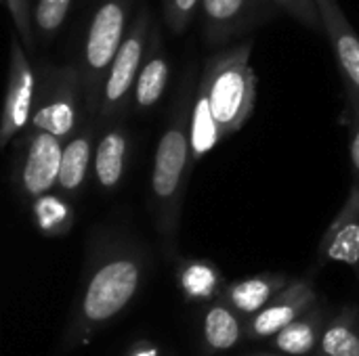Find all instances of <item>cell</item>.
Here are the masks:
<instances>
[{
	"label": "cell",
	"instance_id": "4fadbf2b",
	"mask_svg": "<svg viewBox=\"0 0 359 356\" xmlns=\"http://www.w3.org/2000/svg\"><path fill=\"white\" fill-rule=\"evenodd\" d=\"M168 80H170V59L166 57V52L162 48L158 27H154L141 71H139L135 88H133L130 107L141 113L154 109L160 103V99L164 97Z\"/></svg>",
	"mask_w": 359,
	"mask_h": 356
},
{
	"label": "cell",
	"instance_id": "44dd1931",
	"mask_svg": "<svg viewBox=\"0 0 359 356\" xmlns=\"http://www.w3.org/2000/svg\"><path fill=\"white\" fill-rule=\"evenodd\" d=\"M202 0H162V13L172 34H183L194 21Z\"/></svg>",
	"mask_w": 359,
	"mask_h": 356
},
{
	"label": "cell",
	"instance_id": "8992f818",
	"mask_svg": "<svg viewBox=\"0 0 359 356\" xmlns=\"http://www.w3.org/2000/svg\"><path fill=\"white\" fill-rule=\"evenodd\" d=\"M65 141L36 128H25L13 166V185L19 195L36 199L57 189Z\"/></svg>",
	"mask_w": 359,
	"mask_h": 356
},
{
	"label": "cell",
	"instance_id": "d6986e66",
	"mask_svg": "<svg viewBox=\"0 0 359 356\" xmlns=\"http://www.w3.org/2000/svg\"><path fill=\"white\" fill-rule=\"evenodd\" d=\"M271 292V283L265 279H246L238 285H233L231 290V300L240 311L252 313L257 308H261L265 304V300L269 298Z\"/></svg>",
	"mask_w": 359,
	"mask_h": 356
},
{
	"label": "cell",
	"instance_id": "4316f807",
	"mask_svg": "<svg viewBox=\"0 0 359 356\" xmlns=\"http://www.w3.org/2000/svg\"><path fill=\"white\" fill-rule=\"evenodd\" d=\"M351 111V120H349V159H351V168L355 174V183H359V111Z\"/></svg>",
	"mask_w": 359,
	"mask_h": 356
},
{
	"label": "cell",
	"instance_id": "5bb4252c",
	"mask_svg": "<svg viewBox=\"0 0 359 356\" xmlns=\"http://www.w3.org/2000/svg\"><path fill=\"white\" fill-rule=\"evenodd\" d=\"M324 254L337 262H359V183H353L343 210L328 229Z\"/></svg>",
	"mask_w": 359,
	"mask_h": 356
},
{
	"label": "cell",
	"instance_id": "ba28073f",
	"mask_svg": "<svg viewBox=\"0 0 359 356\" xmlns=\"http://www.w3.org/2000/svg\"><path fill=\"white\" fill-rule=\"evenodd\" d=\"M139 283V266L133 258H114L93 275L86 298L84 313L93 321H103L116 315L133 298Z\"/></svg>",
	"mask_w": 359,
	"mask_h": 356
},
{
	"label": "cell",
	"instance_id": "9c48e42d",
	"mask_svg": "<svg viewBox=\"0 0 359 356\" xmlns=\"http://www.w3.org/2000/svg\"><path fill=\"white\" fill-rule=\"evenodd\" d=\"M324 31L345 82L349 109L359 111V36L337 0H316Z\"/></svg>",
	"mask_w": 359,
	"mask_h": 356
},
{
	"label": "cell",
	"instance_id": "7c38bea8",
	"mask_svg": "<svg viewBox=\"0 0 359 356\" xmlns=\"http://www.w3.org/2000/svg\"><path fill=\"white\" fill-rule=\"evenodd\" d=\"M90 120V118H88ZM95 124L84 122L63 145V157H61V172L57 180V191L63 193L65 197L80 195L86 180L88 172L93 170L95 162Z\"/></svg>",
	"mask_w": 359,
	"mask_h": 356
},
{
	"label": "cell",
	"instance_id": "7a4b0ae2",
	"mask_svg": "<svg viewBox=\"0 0 359 356\" xmlns=\"http://www.w3.org/2000/svg\"><path fill=\"white\" fill-rule=\"evenodd\" d=\"M250 52L252 40L215 52L198 82L223 138L238 132L255 111L257 76L250 67Z\"/></svg>",
	"mask_w": 359,
	"mask_h": 356
},
{
	"label": "cell",
	"instance_id": "d4e9b609",
	"mask_svg": "<svg viewBox=\"0 0 359 356\" xmlns=\"http://www.w3.org/2000/svg\"><path fill=\"white\" fill-rule=\"evenodd\" d=\"M313 334L307 325H288L278 338V346L290 355H303L311 348Z\"/></svg>",
	"mask_w": 359,
	"mask_h": 356
},
{
	"label": "cell",
	"instance_id": "6da1fadb",
	"mask_svg": "<svg viewBox=\"0 0 359 356\" xmlns=\"http://www.w3.org/2000/svg\"><path fill=\"white\" fill-rule=\"evenodd\" d=\"M194 71H187V78L181 82L168 124L164 126L151 178H149V206L156 216L158 227L164 233H170L179 220L183 197L187 191V180L194 162L191 155V105H194Z\"/></svg>",
	"mask_w": 359,
	"mask_h": 356
},
{
	"label": "cell",
	"instance_id": "603a6c76",
	"mask_svg": "<svg viewBox=\"0 0 359 356\" xmlns=\"http://www.w3.org/2000/svg\"><path fill=\"white\" fill-rule=\"evenodd\" d=\"M271 4L284 8L286 13H290L294 19H299L301 23H305L311 29H318V31L324 29L316 0H271Z\"/></svg>",
	"mask_w": 359,
	"mask_h": 356
},
{
	"label": "cell",
	"instance_id": "e0dca14e",
	"mask_svg": "<svg viewBox=\"0 0 359 356\" xmlns=\"http://www.w3.org/2000/svg\"><path fill=\"white\" fill-rule=\"evenodd\" d=\"M69 6H72V0H36L34 27H36V34L44 42H50L57 36V31L61 29L69 13Z\"/></svg>",
	"mask_w": 359,
	"mask_h": 356
},
{
	"label": "cell",
	"instance_id": "9a60e30c",
	"mask_svg": "<svg viewBox=\"0 0 359 356\" xmlns=\"http://www.w3.org/2000/svg\"><path fill=\"white\" fill-rule=\"evenodd\" d=\"M191 155L194 162H200L204 155H208L221 141L223 134L212 118L210 105L206 94L196 86L194 92V105H191Z\"/></svg>",
	"mask_w": 359,
	"mask_h": 356
},
{
	"label": "cell",
	"instance_id": "8fae6325",
	"mask_svg": "<svg viewBox=\"0 0 359 356\" xmlns=\"http://www.w3.org/2000/svg\"><path fill=\"white\" fill-rule=\"evenodd\" d=\"M130 149H133V136L122 124H111L99 138L95 147V162H93V174L95 183L101 191L111 193L120 189L128 162H130Z\"/></svg>",
	"mask_w": 359,
	"mask_h": 356
},
{
	"label": "cell",
	"instance_id": "3957f363",
	"mask_svg": "<svg viewBox=\"0 0 359 356\" xmlns=\"http://www.w3.org/2000/svg\"><path fill=\"white\" fill-rule=\"evenodd\" d=\"M130 6L133 0H101L86 27L78 69L82 76L88 118H97L105 76L130 25Z\"/></svg>",
	"mask_w": 359,
	"mask_h": 356
},
{
	"label": "cell",
	"instance_id": "cb8c5ba5",
	"mask_svg": "<svg viewBox=\"0 0 359 356\" xmlns=\"http://www.w3.org/2000/svg\"><path fill=\"white\" fill-rule=\"evenodd\" d=\"M324 350L330 356H359V340L345 327H332L324 336Z\"/></svg>",
	"mask_w": 359,
	"mask_h": 356
},
{
	"label": "cell",
	"instance_id": "ac0fdd59",
	"mask_svg": "<svg viewBox=\"0 0 359 356\" xmlns=\"http://www.w3.org/2000/svg\"><path fill=\"white\" fill-rule=\"evenodd\" d=\"M238 323L225 308H212L206 317V340L215 348H229L238 340Z\"/></svg>",
	"mask_w": 359,
	"mask_h": 356
},
{
	"label": "cell",
	"instance_id": "2e32d148",
	"mask_svg": "<svg viewBox=\"0 0 359 356\" xmlns=\"http://www.w3.org/2000/svg\"><path fill=\"white\" fill-rule=\"evenodd\" d=\"M32 216L40 231L53 235V233H63L69 229L74 212L65 195L55 189L32 199Z\"/></svg>",
	"mask_w": 359,
	"mask_h": 356
},
{
	"label": "cell",
	"instance_id": "7402d4cb",
	"mask_svg": "<svg viewBox=\"0 0 359 356\" xmlns=\"http://www.w3.org/2000/svg\"><path fill=\"white\" fill-rule=\"evenodd\" d=\"M6 10L13 17V23L17 27V36L25 44L27 50L34 48V10L29 6V0H2Z\"/></svg>",
	"mask_w": 359,
	"mask_h": 356
},
{
	"label": "cell",
	"instance_id": "ffe728a7",
	"mask_svg": "<svg viewBox=\"0 0 359 356\" xmlns=\"http://www.w3.org/2000/svg\"><path fill=\"white\" fill-rule=\"evenodd\" d=\"M181 283L189 296H208L217 285V273L212 266L204 262H191L185 266L181 275Z\"/></svg>",
	"mask_w": 359,
	"mask_h": 356
},
{
	"label": "cell",
	"instance_id": "52a82bcc",
	"mask_svg": "<svg viewBox=\"0 0 359 356\" xmlns=\"http://www.w3.org/2000/svg\"><path fill=\"white\" fill-rule=\"evenodd\" d=\"M36 88H38V71L32 67L27 52L19 44L17 36H13L6 94H4V107L0 118V147H6L17 134H21L29 126Z\"/></svg>",
	"mask_w": 359,
	"mask_h": 356
},
{
	"label": "cell",
	"instance_id": "484cf974",
	"mask_svg": "<svg viewBox=\"0 0 359 356\" xmlns=\"http://www.w3.org/2000/svg\"><path fill=\"white\" fill-rule=\"evenodd\" d=\"M294 319V308L292 306H273L257 317L255 329L263 336L273 334L282 327H288V323Z\"/></svg>",
	"mask_w": 359,
	"mask_h": 356
},
{
	"label": "cell",
	"instance_id": "5b68a950",
	"mask_svg": "<svg viewBox=\"0 0 359 356\" xmlns=\"http://www.w3.org/2000/svg\"><path fill=\"white\" fill-rule=\"evenodd\" d=\"M151 31H154V25H151L149 8L147 4H141L105 76L99 111L95 120H107V122L116 120L130 107L133 88L141 71V65H143V59L151 40Z\"/></svg>",
	"mask_w": 359,
	"mask_h": 356
},
{
	"label": "cell",
	"instance_id": "83f0119b",
	"mask_svg": "<svg viewBox=\"0 0 359 356\" xmlns=\"http://www.w3.org/2000/svg\"><path fill=\"white\" fill-rule=\"evenodd\" d=\"M137 356H158V353L156 350H145V353H141V355Z\"/></svg>",
	"mask_w": 359,
	"mask_h": 356
},
{
	"label": "cell",
	"instance_id": "277c9868",
	"mask_svg": "<svg viewBox=\"0 0 359 356\" xmlns=\"http://www.w3.org/2000/svg\"><path fill=\"white\" fill-rule=\"evenodd\" d=\"M78 65H44L38 69V88L27 128L50 132L67 141L88 118Z\"/></svg>",
	"mask_w": 359,
	"mask_h": 356
},
{
	"label": "cell",
	"instance_id": "30bf717a",
	"mask_svg": "<svg viewBox=\"0 0 359 356\" xmlns=\"http://www.w3.org/2000/svg\"><path fill=\"white\" fill-rule=\"evenodd\" d=\"M271 0H202V27L208 44H223L246 34L271 15Z\"/></svg>",
	"mask_w": 359,
	"mask_h": 356
}]
</instances>
